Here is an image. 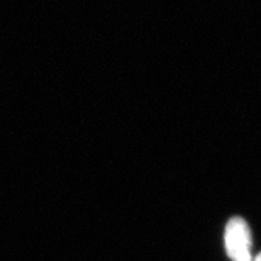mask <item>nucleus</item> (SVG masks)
<instances>
[{
  "instance_id": "nucleus-1",
  "label": "nucleus",
  "mask_w": 261,
  "mask_h": 261,
  "mask_svg": "<svg viewBox=\"0 0 261 261\" xmlns=\"http://www.w3.org/2000/svg\"><path fill=\"white\" fill-rule=\"evenodd\" d=\"M224 243L227 256L232 261H253L252 232L243 218L233 217L227 221Z\"/></svg>"
},
{
  "instance_id": "nucleus-2",
  "label": "nucleus",
  "mask_w": 261,
  "mask_h": 261,
  "mask_svg": "<svg viewBox=\"0 0 261 261\" xmlns=\"http://www.w3.org/2000/svg\"><path fill=\"white\" fill-rule=\"evenodd\" d=\"M254 261H261V253L255 257V259H254Z\"/></svg>"
}]
</instances>
